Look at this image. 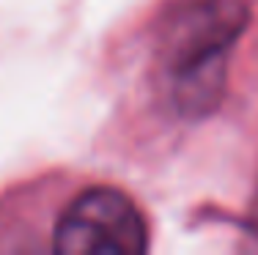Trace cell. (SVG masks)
<instances>
[{
	"label": "cell",
	"mask_w": 258,
	"mask_h": 255,
	"mask_svg": "<svg viewBox=\"0 0 258 255\" xmlns=\"http://www.w3.org/2000/svg\"><path fill=\"white\" fill-rule=\"evenodd\" d=\"M52 247L63 255H138L149 247V233L124 192L94 187L60 214Z\"/></svg>",
	"instance_id": "cell-2"
},
{
	"label": "cell",
	"mask_w": 258,
	"mask_h": 255,
	"mask_svg": "<svg viewBox=\"0 0 258 255\" xmlns=\"http://www.w3.org/2000/svg\"><path fill=\"white\" fill-rule=\"evenodd\" d=\"M247 0H187L159 33V82L176 113L195 118L220 102L231 47L247 25Z\"/></svg>",
	"instance_id": "cell-1"
}]
</instances>
